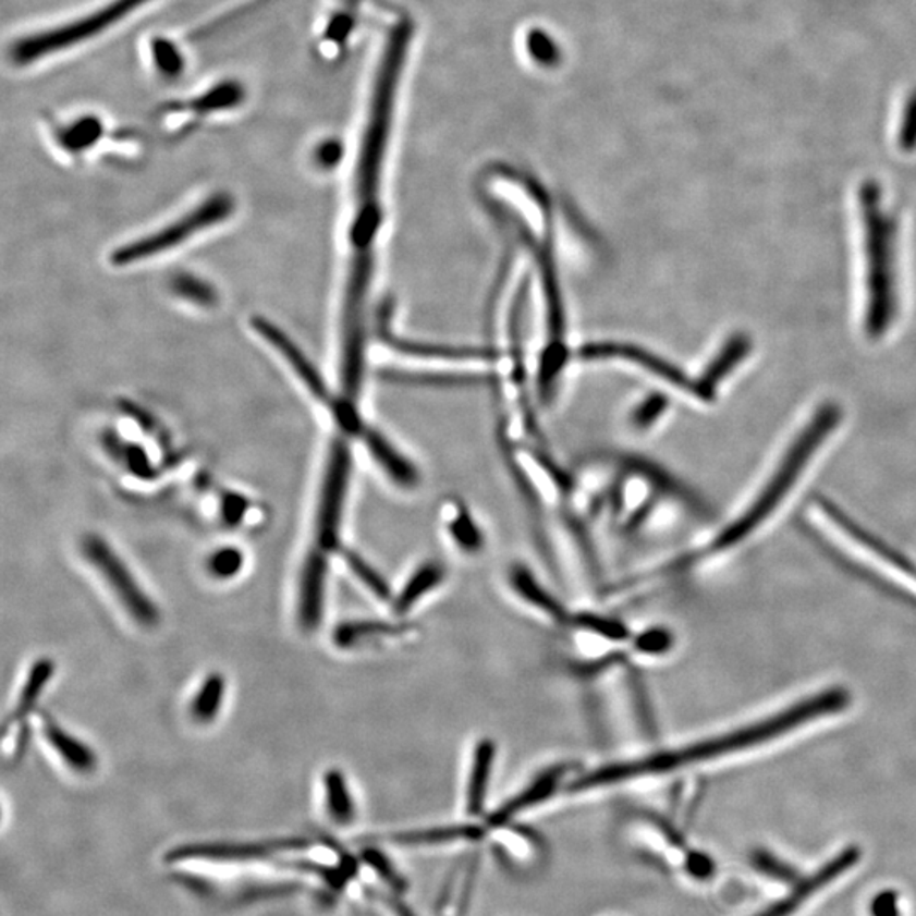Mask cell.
<instances>
[{
    "label": "cell",
    "mask_w": 916,
    "mask_h": 916,
    "mask_svg": "<svg viewBox=\"0 0 916 916\" xmlns=\"http://www.w3.org/2000/svg\"><path fill=\"white\" fill-rule=\"evenodd\" d=\"M851 696L842 687L823 691L817 696H809L805 701L796 703L790 709H782L774 717L757 721L748 726L725 733V735L711 736L706 741L675 748V750H663L633 760V762L610 764L595 769L593 772L581 775L572 782L569 791L596 790V787L610 786L618 782L632 781V779L647 778V775L665 774V772L694 766V764L708 762L717 757L729 756L733 752L745 750L757 744L772 741L797 726L806 725L809 721L825 717V715L839 713L847 708Z\"/></svg>",
    "instance_id": "1"
},
{
    "label": "cell",
    "mask_w": 916,
    "mask_h": 916,
    "mask_svg": "<svg viewBox=\"0 0 916 916\" xmlns=\"http://www.w3.org/2000/svg\"><path fill=\"white\" fill-rule=\"evenodd\" d=\"M860 215L866 257L864 331L870 340H878L891 330L900 313V230L876 182H866L860 187Z\"/></svg>",
    "instance_id": "2"
},
{
    "label": "cell",
    "mask_w": 916,
    "mask_h": 916,
    "mask_svg": "<svg viewBox=\"0 0 916 916\" xmlns=\"http://www.w3.org/2000/svg\"><path fill=\"white\" fill-rule=\"evenodd\" d=\"M840 418H842V410H840L839 404L832 403V401L821 404L817 413L809 419L808 425L794 438L790 450L784 453L781 464L775 468L774 476L767 480L764 491L760 492L759 498L754 501V504L742 514L741 518L736 520L732 525L726 526L711 541L708 549L701 550V552L691 553V555L677 560V564H675L677 571L679 567L684 569L687 565L694 564L696 560L706 559V557H711L713 553L725 552V550L732 549L735 545L741 544L745 537H748L760 523L766 522L769 518V514L781 504L784 496L791 491V487L799 479V474L805 471L809 459L817 453L821 443L839 426Z\"/></svg>",
    "instance_id": "3"
},
{
    "label": "cell",
    "mask_w": 916,
    "mask_h": 916,
    "mask_svg": "<svg viewBox=\"0 0 916 916\" xmlns=\"http://www.w3.org/2000/svg\"><path fill=\"white\" fill-rule=\"evenodd\" d=\"M148 2L151 0H112L111 4L102 5L97 11L90 12L88 16L72 21L65 26L27 36L12 48V60L17 65H27L41 58L50 57L51 53L75 47L78 42L87 41L93 36L105 33L109 27L130 16V12L142 9Z\"/></svg>",
    "instance_id": "4"
},
{
    "label": "cell",
    "mask_w": 916,
    "mask_h": 916,
    "mask_svg": "<svg viewBox=\"0 0 916 916\" xmlns=\"http://www.w3.org/2000/svg\"><path fill=\"white\" fill-rule=\"evenodd\" d=\"M233 199L228 194H216V196L204 200L196 209H192L191 212L182 216L179 221H173L163 230L115 249L112 254V264L123 267V265L136 264V261L155 257V255L166 254L169 249L184 243L185 240L192 239L199 231L223 223L224 219L233 215Z\"/></svg>",
    "instance_id": "5"
},
{
    "label": "cell",
    "mask_w": 916,
    "mask_h": 916,
    "mask_svg": "<svg viewBox=\"0 0 916 916\" xmlns=\"http://www.w3.org/2000/svg\"><path fill=\"white\" fill-rule=\"evenodd\" d=\"M84 553L88 562L97 567L106 583L114 590V595L135 622L143 626L157 625L160 620L157 606L145 595V590L136 583L130 569L102 538L94 537V535L85 538Z\"/></svg>",
    "instance_id": "6"
},
{
    "label": "cell",
    "mask_w": 916,
    "mask_h": 916,
    "mask_svg": "<svg viewBox=\"0 0 916 916\" xmlns=\"http://www.w3.org/2000/svg\"><path fill=\"white\" fill-rule=\"evenodd\" d=\"M350 459L349 445L337 440L330 450L327 474L319 498L318 522H316V541L322 552H331L340 547L343 506H345L346 487H349Z\"/></svg>",
    "instance_id": "7"
},
{
    "label": "cell",
    "mask_w": 916,
    "mask_h": 916,
    "mask_svg": "<svg viewBox=\"0 0 916 916\" xmlns=\"http://www.w3.org/2000/svg\"><path fill=\"white\" fill-rule=\"evenodd\" d=\"M817 502L818 506L821 508V511H823V513L827 514V516H829V518L832 520L840 529H844V534L847 535V537H851L852 540L857 541L860 547L876 553L879 559L884 560L888 564L896 567L897 571L909 575L912 579L916 581V565L913 564L912 560L906 559L903 553L897 552L896 549H893L891 545L882 541L881 538H878L876 535L867 532V529L863 528L859 523L854 522V520H852L845 511L840 510L836 504H833L830 499L823 498V496H817Z\"/></svg>",
    "instance_id": "8"
},
{
    "label": "cell",
    "mask_w": 916,
    "mask_h": 916,
    "mask_svg": "<svg viewBox=\"0 0 916 916\" xmlns=\"http://www.w3.org/2000/svg\"><path fill=\"white\" fill-rule=\"evenodd\" d=\"M254 328L289 362L292 370L301 377L304 386L312 391L315 398H318L322 403L330 401V391H328L327 383L322 382L315 365L307 361L303 350L292 342L291 337H288L277 325L264 318H255Z\"/></svg>",
    "instance_id": "9"
},
{
    "label": "cell",
    "mask_w": 916,
    "mask_h": 916,
    "mask_svg": "<svg viewBox=\"0 0 916 916\" xmlns=\"http://www.w3.org/2000/svg\"><path fill=\"white\" fill-rule=\"evenodd\" d=\"M567 772L569 766H565V764L550 767L547 771L541 772L526 790L511 797L510 802L504 803L501 808L496 809L489 818V825L491 827H502V825L510 823L516 815L525 811V809L534 808L545 799H549L559 790Z\"/></svg>",
    "instance_id": "10"
},
{
    "label": "cell",
    "mask_w": 916,
    "mask_h": 916,
    "mask_svg": "<svg viewBox=\"0 0 916 916\" xmlns=\"http://www.w3.org/2000/svg\"><path fill=\"white\" fill-rule=\"evenodd\" d=\"M327 581V559L322 553L312 552L301 572L300 620L304 630H316L321 622L322 598Z\"/></svg>",
    "instance_id": "11"
},
{
    "label": "cell",
    "mask_w": 916,
    "mask_h": 916,
    "mask_svg": "<svg viewBox=\"0 0 916 916\" xmlns=\"http://www.w3.org/2000/svg\"><path fill=\"white\" fill-rule=\"evenodd\" d=\"M510 584L523 601L528 602L532 608L540 611L545 616L550 618L553 622H571V613H569L567 608L552 593H549V589H545L525 565H513L510 572Z\"/></svg>",
    "instance_id": "12"
},
{
    "label": "cell",
    "mask_w": 916,
    "mask_h": 916,
    "mask_svg": "<svg viewBox=\"0 0 916 916\" xmlns=\"http://www.w3.org/2000/svg\"><path fill=\"white\" fill-rule=\"evenodd\" d=\"M752 350V340L748 334L736 333L730 338L725 346L718 353L701 379H698V398L711 401L717 394V386L725 379L736 365L741 364Z\"/></svg>",
    "instance_id": "13"
},
{
    "label": "cell",
    "mask_w": 916,
    "mask_h": 916,
    "mask_svg": "<svg viewBox=\"0 0 916 916\" xmlns=\"http://www.w3.org/2000/svg\"><path fill=\"white\" fill-rule=\"evenodd\" d=\"M498 747L491 738L477 742L472 754L471 771L467 781V808L472 815H477L484 808L487 787L491 782Z\"/></svg>",
    "instance_id": "14"
},
{
    "label": "cell",
    "mask_w": 916,
    "mask_h": 916,
    "mask_svg": "<svg viewBox=\"0 0 916 916\" xmlns=\"http://www.w3.org/2000/svg\"><path fill=\"white\" fill-rule=\"evenodd\" d=\"M857 860V852L848 851L844 852V854H840L833 863H830L829 866L823 867V869L818 872L817 876H813L811 879L808 881L803 882L802 888L796 891V893L791 894L790 897L786 900L781 901L778 905L772 906V908L766 909V912L760 913L759 916H787L790 913H793L797 906L802 905L803 901L809 896V894L815 893V891L820 890L823 888L827 882L832 881L833 878L836 876L842 875L844 870H847V867H851L852 864Z\"/></svg>",
    "instance_id": "15"
},
{
    "label": "cell",
    "mask_w": 916,
    "mask_h": 916,
    "mask_svg": "<svg viewBox=\"0 0 916 916\" xmlns=\"http://www.w3.org/2000/svg\"><path fill=\"white\" fill-rule=\"evenodd\" d=\"M42 732L47 736L48 744L58 752V756L62 757L75 771L88 772L96 767L97 759L94 752L84 742L66 733L57 721H53V718L45 720Z\"/></svg>",
    "instance_id": "16"
},
{
    "label": "cell",
    "mask_w": 916,
    "mask_h": 916,
    "mask_svg": "<svg viewBox=\"0 0 916 916\" xmlns=\"http://www.w3.org/2000/svg\"><path fill=\"white\" fill-rule=\"evenodd\" d=\"M443 581H445V569L441 567L438 562H426V564L419 565L395 598V613H407L426 595H430L431 590L440 587Z\"/></svg>",
    "instance_id": "17"
},
{
    "label": "cell",
    "mask_w": 916,
    "mask_h": 916,
    "mask_svg": "<svg viewBox=\"0 0 916 916\" xmlns=\"http://www.w3.org/2000/svg\"><path fill=\"white\" fill-rule=\"evenodd\" d=\"M365 443L372 453L374 459L388 472L389 477L395 484L403 487H413L418 483V474L410 462L404 461L388 441L383 440L376 431H365Z\"/></svg>",
    "instance_id": "18"
},
{
    "label": "cell",
    "mask_w": 916,
    "mask_h": 916,
    "mask_svg": "<svg viewBox=\"0 0 916 916\" xmlns=\"http://www.w3.org/2000/svg\"><path fill=\"white\" fill-rule=\"evenodd\" d=\"M484 830L476 825H455V827H440V829L415 830V832L395 833L392 842L399 845H440L456 842V840H477Z\"/></svg>",
    "instance_id": "19"
},
{
    "label": "cell",
    "mask_w": 916,
    "mask_h": 916,
    "mask_svg": "<svg viewBox=\"0 0 916 916\" xmlns=\"http://www.w3.org/2000/svg\"><path fill=\"white\" fill-rule=\"evenodd\" d=\"M410 632L407 626H394L383 622H353L338 626L334 632V644L338 647H353L361 642L374 640L377 637H398Z\"/></svg>",
    "instance_id": "20"
},
{
    "label": "cell",
    "mask_w": 916,
    "mask_h": 916,
    "mask_svg": "<svg viewBox=\"0 0 916 916\" xmlns=\"http://www.w3.org/2000/svg\"><path fill=\"white\" fill-rule=\"evenodd\" d=\"M325 791H327L328 811L337 823H350L355 817V805L349 791L345 775L340 771H328L325 774Z\"/></svg>",
    "instance_id": "21"
},
{
    "label": "cell",
    "mask_w": 916,
    "mask_h": 916,
    "mask_svg": "<svg viewBox=\"0 0 916 916\" xmlns=\"http://www.w3.org/2000/svg\"><path fill=\"white\" fill-rule=\"evenodd\" d=\"M54 672V663L50 659H41L35 662L29 675H27L26 684L21 691L20 701H17L16 711L12 715L14 720H23L26 715H29L33 706L38 701L42 691L50 683L51 675Z\"/></svg>",
    "instance_id": "22"
},
{
    "label": "cell",
    "mask_w": 916,
    "mask_h": 916,
    "mask_svg": "<svg viewBox=\"0 0 916 916\" xmlns=\"http://www.w3.org/2000/svg\"><path fill=\"white\" fill-rule=\"evenodd\" d=\"M224 691H227V683L221 674H211L203 686L199 693L192 701V717L196 718L200 723H208L216 715L219 713L221 705H223Z\"/></svg>",
    "instance_id": "23"
},
{
    "label": "cell",
    "mask_w": 916,
    "mask_h": 916,
    "mask_svg": "<svg viewBox=\"0 0 916 916\" xmlns=\"http://www.w3.org/2000/svg\"><path fill=\"white\" fill-rule=\"evenodd\" d=\"M571 623L575 628L586 630L602 640L625 642L630 638V630L625 623L618 622L614 618L602 616L596 613L571 614Z\"/></svg>",
    "instance_id": "24"
},
{
    "label": "cell",
    "mask_w": 916,
    "mask_h": 916,
    "mask_svg": "<svg viewBox=\"0 0 916 916\" xmlns=\"http://www.w3.org/2000/svg\"><path fill=\"white\" fill-rule=\"evenodd\" d=\"M447 526H449L450 537L453 538L459 549L467 553H477L483 550V532H480L477 523L472 520L471 514L464 508H459L452 514V518L447 523Z\"/></svg>",
    "instance_id": "25"
},
{
    "label": "cell",
    "mask_w": 916,
    "mask_h": 916,
    "mask_svg": "<svg viewBox=\"0 0 916 916\" xmlns=\"http://www.w3.org/2000/svg\"><path fill=\"white\" fill-rule=\"evenodd\" d=\"M342 557L350 571L365 587H368L372 595H376L382 601L391 599V587L388 586V581L383 579L382 575L372 565L368 564L367 560L362 559L358 553L345 549H342Z\"/></svg>",
    "instance_id": "26"
},
{
    "label": "cell",
    "mask_w": 916,
    "mask_h": 916,
    "mask_svg": "<svg viewBox=\"0 0 916 916\" xmlns=\"http://www.w3.org/2000/svg\"><path fill=\"white\" fill-rule=\"evenodd\" d=\"M675 640L671 630L663 628V626H652V628L644 630L638 633L637 637L633 638V648L635 652L642 656L659 657L671 652Z\"/></svg>",
    "instance_id": "27"
},
{
    "label": "cell",
    "mask_w": 916,
    "mask_h": 916,
    "mask_svg": "<svg viewBox=\"0 0 916 916\" xmlns=\"http://www.w3.org/2000/svg\"><path fill=\"white\" fill-rule=\"evenodd\" d=\"M243 562H245V557L239 549L224 547V549L212 553L211 559H209V571L219 579H231L242 571Z\"/></svg>",
    "instance_id": "28"
},
{
    "label": "cell",
    "mask_w": 916,
    "mask_h": 916,
    "mask_svg": "<svg viewBox=\"0 0 916 916\" xmlns=\"http://www.w3.org/2000/svg\"><path fill=\"white\" fill-rule=\"evenodd\" d=\"M173 288L179 294L184 295L185 300L200 304V306H209V304L215 303V291L196 277H176Z\"/></svg>",
    "instance_id": "29"
},
{
    "label": "cell",
    "mask_w": 916,
    "mask_h": 916,
    "mask_svg": "<svg viewBox=\"0 0 916 916\" xmlns=\"http://www.w3.org/2000/svg\"><path fill=\"white\" fill-rule=\"evenodd\" d=\"M100 133V124L97 120H84L78 121L77 126H75V135L73 138H69L65 142V145L69 148H84V146L90 145L94 139H97Z\"/></svg>",
    "instance_id": "30"
},
{
    "label": "cell",
    "mask_w": 916,
    "mask_h": 916,
    "mask_svg": "<svg viewBox=\"0 0 916 916\" xmlns=\"http://www.w3.org/2000/svg\"><path fill=\"white\" fill-rule=\"evenodd\" d=\"M246 508H248L246 499L234 494L228 496L223 508L224 520L230 525H236L242 520L243 514H245Z\"/></svg>",
    "instance_id": "31"
},
{
    "label": "cell",
    "mask_w": 916,
    "mask_h": 916,
    "mask_svg": "<svg viewBox=\"0 0 916 916\" xmlns=\"http://www.w3.org/2000/svg\"><path fill=\"white\" fill-rule=\"evenodd\" d=\"M338 158V146H325L319 150V161L321 163H333L334 160Z\"/></svg>",
    "instance_id": "32"
},
{
    "label": "cell",
    "mask_w": 916,
    "mask_h": 916,
    "mask_svg": "<svg viewBox=\"0 0 916 916\" xmlns=\"http://www.w3.org/2000/svg\"><path fill=\"white\" fill-rule=\"evenodd\" d=\"M391 906L398 916H416L415 913L411 912L410 906L404 905L401 901H392Z\"/></svg>",
    "instance_id": "33"
}]
</instances>
